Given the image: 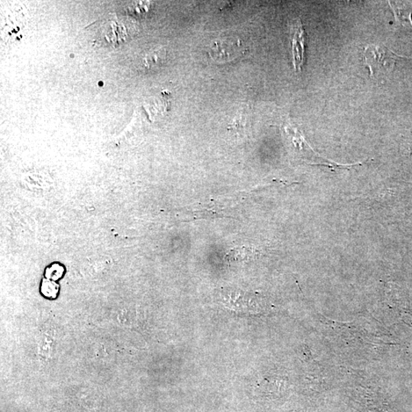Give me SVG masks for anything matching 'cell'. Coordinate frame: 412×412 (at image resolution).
I'll return each instance as SVG.
<instances>
[{
    "mask_svg": "<svg viewBox=\"0 0 412 412\" xmlns=\"http://www.w3.org/2000/svg\"><path fill=\"white\" fill-rule=\"evenodd\" d=\"M366 66L370 69L371 77L386 76L392 73L398 61L403 57L395 54L385 46L369 45L364 50Z\"/></svg>",
    "mask_w": 412,
    "mask_h": 412,
    "instance_id": "obj_1",
    "label": "cell"
},
{
    "mask_svg": "<svg viewBox=\"0 0 412 412\" xmlns=\"http://www.w3.org/2000/svg\"><path fill=\"white\" fill-rule=\"evenodd\" d=\"M105 23L102 24L103 30H100L99 38L102 39L106 44L119 45L121 42L126 41L122 36L119 34V30H136L135 26L133 23H130L129 20L117 18V17H111L110 19L104 21Z\"/></svg>",
    "mask_w": 412,
    "mask_h": 412,
    "instance_id": "obj_2",
    "label": "cell"
},
{
    "mask_svg": "<svg viewBox=\"0 0 412 412\" xmlns=\"http://www.w3.org/2000/svg\"><path fill=\"white\" fill-rule=\"evenodd\" d=\"M242 52L240 40L223 39L213 43L209 48L208 54L217 62L233 61Z\"/></svg>",
    "mask_w": 412,
    "mask_h": 412,
    "instance_id": "obj_3",
    "label": "cell"
},
{
    "mask_svg": "<svg viewBox=\"0 0 412 412\" xmlns=\"http://www.w3.org/2000/svg\"><path fill=\"white\" fill-rule=\"evenodd\" d=\"M293 52L295 67L300 69L304 63L306 33L302 28L300 19L295 21L293 28Z\"/></svg>",
    "mask_w": 412,
    "mask_h": 412,
    "instance_id": "obj_4",
    "label": "cell"
},
{
    "mask_svg": "<svg viewBox=\"0 0 412 412\" xmlns=\"http://www.w3.org/2000/svg\"><path fill=\"white\" fill-rule=\"evenodd\" d=\"M394 13L398 26L412 31V4L404 2H389Z\"/></svg>",
    "mask_w": 412,
    "mask_h": 412,
    "instance_id": "obj_5",
    "label": "cell"
},
{
    "mask_svg": "<svg viewBox=\"0 0 412 412\" xmlns=\"http://www.w3.org/2000/svg\"><path fill=\"white\" fill-rule=\"evenodd\" d=\"M54 342V335L46 331L41 335L39 344V355L47 360L52 352Z\"/></svg>",
    "mask_w": 412,
    "mask_h": 412,
    "instance_id": "obj_6",
    "label": "cell"
},
{
    "mask_svg": "<svg viewBox=\"0 0 412 412\" xmlns=\"http://www.w3.org/2000/svg\"><path fill=\"white\" fill-rule=\"evenodd\" d=\"M59 286L52 280L44 279L41 284V293L47 298H55L59 293Z\"/></svg>",
    "mask_w": 412,
    "mask_h": 412,
    "instance_id": "obj_7",
    "label": "cell"
},
{
    "mask_svg": "<svg viewBox=\"0 0 412 412\" xmlns=\"http://www.w3.org/2000/svg\"><path fill=\"white\" fill-rule=\"evenodd\" d=\"M63 273V268L59 264H54L48 267L46 271V276L47 278L56 280L62 277Z\"/></svg>",
    "mask_w": 412,
    "mask_h": 412,
    "instance_id": "obj_8",
    "label": "cell"
},
{
    "mask_svg": "<svg viewBox=\"0 0 412 412\" xmlns=\"http://www.w3.org/2000/svg\"><path fill=\"white\" fill-rule=\"evenodd\" d=\"M164 54L165 52H162V50H157L156 52L148 55L146 59L147 65H155L159 61H162L163 55Z\"/></svg>",
    "mask_w": 412,
    "mask_h": 412,
    "instance_id": "obj_9",
    "label": "cell"
}]
</instances>
